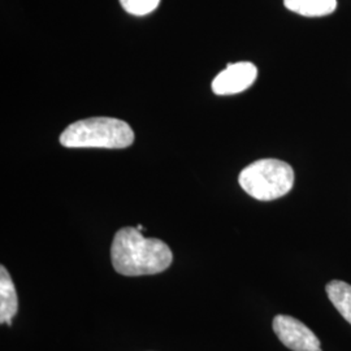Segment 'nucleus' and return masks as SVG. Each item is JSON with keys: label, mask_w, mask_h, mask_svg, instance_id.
I'll return each mask as SVG.
<instances>
[{"label": "nucleus", "mask_w": 351, "mask_h": 351, "mask_svg": "<svg viewBox=\"0 0 351 351\" xmlns=\"http://www.w3.org/2000/svg\"><path fill=\"white\" fill-rule=\"evenodd\" d=\"M111 262L123 276H150L171 267L173 252L162 239H146L137 228L125 226L113 237Z\"/></svg>", "instance_id": "1"}, {"label": "nucleus", "mask_w": 351, "mask_h": 351, "mask_svg": "<svg viewBox=\"0 0 351 351\" xmlns=\"http://www.w3.org/2000/svg\"><path fill=\"white\" fill-rule=\"evenodd\" d=\"M134 142V132L125 121L112 117H91L68 126L60 143L69 149H125Z\"/></svg>", "instance_id": "2"}, {"label": "nucleus", "mask_w": 351, "mask_h": 351, "mask_svg": "<svg viewBox=\"0 0 351 351\" xmlns=\"http://www.w3.org/2000/svg\"><path fill=\"white\" fill-rule=\"evenodd\" d=\"M239 185L258 201L269 202L287 195L294 185V172L288 163L277 159H261L239 173Z\"/></svg>", "instance_id": "3"}, {"label": "nucleus", "mask_w": 351, "mask_h": 351, "mask_svg": "<svg viewBox=\"0 0 351 351\" xmlns=\"http://www.w3.org/2000/svg\"><path fill=\"white\" fill-rule=\"evenodd\" d=\"M272 326L277 339L290 350L322 351L320 339L301 320L289 315H277Z\"/></svg>", "instance_id": "4"}, {"label": "nucleus", "mask_w": 351, "mask_h": 351, "mask_svg": "<svg viewBox=\"0 0 351 351\" xmlns=\"http://www.w3.org/2000/svg\"><path fill=\"white\" fill-rule=\"evenodd\" d=\"M258 75V68L249 62L228 64L226 69L213 78L216 95H233L250 88Z\"/></svg>", "instance_id": "5"}, {"label": "nucleus", "mask_w": 351, "mask_h": 351, "mask_svg": "<svg viewBox=\"0 0 351 351\" xmlns=\"http://www.w3.org/2000/svg\"><path fill=\"white\" fill-rule=\"evenodd\" d=\"M19 311V295L12 277L4 265H0V323L12 326Z\"/></svg>", "instance_id": "6"}, {"label": "nucleus", "mask_w": 351, "mask_h": 351, "mask_svg": "<svg viewBox=\"0 0 351 351\" xmlns=\"http://www.w3.org/2000/svg\"><path fill=\"white\" fill-rule=\"evenodd\" d=\"M284 4L289 11L306 17H322L337 8V0H284Z\"/></svg>", "instance_id": "7"}, {"label": "nucleus", "mask_w": 351, "mask_h": 351, "mask_svg": "<svg viewBox=\"0 0 351 351\" xmlns=\"http://www.w3.org/2000/svg\"><path fill=\"white\" fill-rule=\"evenodd\" d=\"M326 294L329 301L336 307L339 315L351 324V285L339 281V280H333L329 284H326Z\"/></svg>", "instance_id": "8"}, {"label": "nucleus", "mask_w": 351, "mask_h": 351, "mask_svg": "<svg viewBox=\"0 0 351 351\" xmlns=\"http://www.w3.org/2000/svg\"><path fill=\"white\" fill-rule=\"evenodd\" d=\"M160 0H120V4L126 12L133 16H146L154 12Z\"/></svg>", "instance_id": "9"}]
</instances>
